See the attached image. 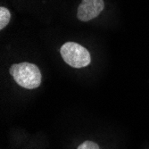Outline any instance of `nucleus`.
Returning a JSON list of instances; mask_svg holds the SVG:
<instances>
[{
    "label": "nucleus",
    "instance_id": "1",
    "mask_svg": "<svg viewBox=\"0 0 149 149\" xmlns=\"http://www.w3.org/2000/svg\"><path fill=\"white\" fill-rule=\"evenodd\" d=\"M9 72L15 82L24 88L34 89L41 84V72L34 63L27 62L15 63L10 67Z\"/></svg>",
    "mask_w": 149,
    "mask_h": 149
},
{
    "label": "nucleus",
    "instance_id": "2",
    "mask_svg": "<svg viewBox=\"0 0 149 149\" xmlns=\"http://www.w3.org/2000/svg\"><path fill=\"white\" fill-rule=\"evenodd\" d=\"M60 53L63 61L73 68H83L91 62V56L87 48L75 42L63 44Z\"/></svg>",
    "mask_w": 149,
    "mask_h": 149
},
{
    "label": "nucleus",
    "instance_id": "3",
    "mask_svg": "<svg viewBox=\"0 0 149 149\" xmlns=\"http://www.w3.org/2000/svg\"><path fill=\"white\" fill-rule=\"evenodd\" d=\"M104 8V0H82L78 7L77 18L81 22H88L97 17Z\"/></svg>",
    "mask_w": 149,
    "mask_h": 149
},
{
    "label": "nucleus",
    "instance_id": "4",
    "mask_svg": "<svg viewBox=\"0 0 149 149\" xmlns=\"http://www.w3.org/2000/svg\"><path fill=\"white\" fill-rule=\"evenodd\" d=\"M11 20V13L10 11L2 6L0 7V30H3L6 28V25H8Z\"/></svg>",
    "mask_w": 149,
    "mask_h": 149
},
{
    "label": "nucleus",
    "instance_id": "5",
    "mask_svg": "<svg viewBox=\"0 0 149 149\" xmlns=\"http://www.w3.org/2000/svg\"><path fill=\"white\" fill-rule=\"evenodd\" d=\"M77 149H99V146L97 144H96L93 141L87 140L83 142L82 144H80Z\"/></svg>",
    "mask_w": 149,
    "mask_h": 149
}]
</instances>
